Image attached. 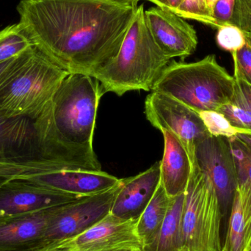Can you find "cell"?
<instances>
[{
  "label": "cell",
  "instance_id": "6da1fadb",
  "mask_svg": "<svg viewBox=\"0 0 251 251\" xmlns=\"http://www.w3.org/2000/svg\"><path fill=\"white\" fill-rule=\"evenodd\" d=\"M139 0H21L32 44L69 74L94 77L119 53Z\"/></svg>",
  "mask_w": 251,
  "mask_h": 251
},
{
  "label": "cell",
  "instance_id": "7a4b0ae2",
  "mask_svg": "<svg viewBox=\"0 0 251 251\" xmlns=\"http://www.w3.org/2000/svg\"><path fill=\"white\" fill-rule=\"evenodd\" d=\"M44 162L60 170L98 171L101 164L94 151L66 144L53 120L52 102L36 121L7 117L0 111V163Z\"/></svg>",
  "mask_w": 251,
  "mask_h": 251
},
{
  "label": "cell",
  "instance_id": "3957f363",
  "mask_svg": "<svg viewBox=\"0 0 251 251\" xmlns=\"http://www.w3.org/2000/svg\"><path fill=\"white\" fill-rule=\"evenodd\" d=\"M145 10L143 4L138 6L117 55L93 77L104 94L122 97L129 91H152L171 62L155 41Z\"/></svg>",
  "mask_w": 251,
  "mask_h": 251
},
{
  "label": "cell",
  "instance_id": "277c9868",
  "mask_svg": "<svg viewBox=\"0 0 251 251\" xmlns=\"http://www.w3.org/2000/svg\"><path fill=\"white\" fill-rule=\"evenodd\" d=\"M152 91L169 96L198 113L217 111L232 101L235 79L215 54H209L194 63L170 62Z\"/></svg>",
  "mask_w": 251,
  "mask_h": 251
},
{
  "label": "cell",
  "instance_id": "5b68a950",
  "mask_svg": "<svg viewBox=\"0 0 251 251\" xmlns=\"http://www.w3.org/2000/svg\"><path fill=\"white\" fill-rule=\"evenodd\" d=\"M69 75L32 45L16 76L0 92V111L7 117L38 120Z\"/></svg>",
  "mask_w": 251,
  "mask_h": 251
},
{
  "label": "cell",
  "instance_id": "8992f818",
  "mask_svg": "<svg viewBox=\"0 0 251 251\" xmlns=\"http://www.w3.org/2000/svg\"><path fill=\"white\" fill-rule=\"evenodd\" d=\"M103 95L100 82L91 76L70 74L65 78L52 100L54 126L65 143L94 150L97 111Z\"/></svg>",
  "mask_w": 251,
  "mask_h": 251
},
{
  "label": "cell",
  "instance_id": "52a82bcc",
  "mask_svg": "<svg viewBox=\"0 0 251 251\" xmlns=\"http://www.w3.org/2000/svg\"><path fill=\"white\" fill-rule=\"evenodd\" d=\"M222 229L218 195L196 163L192 166L183 209L184 251H222Z\"/></svg>",
  "mask_w": 251,
  "mask_h": 251
},
{
  "label": "cell",
  "instance_id": "ba28073f",
  "mask_svg": "<svg viewBox=\"0 0 251 251\" xmlns=\"http://www.w3.org/2000/svg\"><path fill=\"white\" fill-rule=\"evenodd\" d=\"M145 115L159 131L176 134L187 151L192 166L196 165V146L210 136L197 112L169 96L152 91L145 101Z\"/></svg>",
  "mask_w": 251,
  "mask_h": 251
},
{
  "label": "cell",
  "instance_id": "9c48e42d",
  "mask_svg": "<svg viewBox=\"0 0 251 251\" xmlns=\"http://www.w3.org/2000/svg\"><path fill=\"white\" fill-rule=\"evenodd\" d=\"M121 187L122 182L107 191L55 207L46 229V243L74 238L109 215Z\"/></svg>",
  "mask_w": 251,
  "mask_h": 251
},
{
  "label": "cell",
  "instance_id": "30bf717a",
  "mask_svg": "<svg viewBox=\"0 0 251 251\" xmlns=\"http://www.w3.org/2000/svg\"><path fill=\"white\" fill-rule=\"evenodd\" d=\"M196 160L218 195L223 214L224 244L233 200L238 187L237 167L228 139L209 136L196 146Z\"/></svg>",
  "mask_w": 251,
  "mask_h": 251
},
{
  "label": "cell",
  "instance_id": "8fae6325",
  "mask_svg": "<svg viewBox=\"0 0 251 251\" xmlns=\"http://www.w3.org/2000/svg\"><path fill=\"white\" fill-rule=\"evenodd\" d=\"M79 198L50 188L28 177L14 178L0 187V219L47 210Z\"/></svg>",
  "mask_w": 251,
  "mask_h": 251
},
{
  "label": "cell",
  "instance_id": "7c38bea8",
  "mask_svg": "<svg viewBox=\"0 0 251 251\" xmlns=\"http://www.w3.org/2000/svg\"><path fill=\"white\" fill-rule=\"evenodd\" d=\"M137 223L110 213L85 232L66 240L72 251L143 250Z\"/></svg>",
  "mask_w": 251,
  "mask_h": 251
},
{
  "label": "cell",
  "instance_id": "4fadbf2b",
  "mask_svg": "<svg viewBox=\"0 0 251 251\" xmlns=\"http://www.w3.org/2000/svg\"><path fill=\"white\" fill-rule=\"evenodd\" d=\"M145 14L155 41L168 58L183 60L196 51L197 32L185 19L156 6L145 10Z\"/></svg>",
  "mask_w": 251,
  "mask_h": 251
},
{
  "label": "cell",
  "instance_id": "5bb4252c",
  "mask_svg": "<svg viewBox=\"0 0 251 251\" xmlns=\"http://www.w3.org/2000/svg\"><path fill=\"white\" fill-rule=\"evenodd\" d=\"M54 209L0 223V251H35L47 246L44 235Z\"/></svg>",
  "mask_w": 251,
  "mask_h": 251
},
{
  "label": "cell",
  "instance_id": "9a60e30c",
  "mask_svg": "<svg viewBox=\"0 0 251 251\" xmlns=\"http://www.w3.org/2000/svg\"><path fill=\"white\" fill-rule=\"evenodd\" d=\"M160 184V161L138 175L122 179L110 213L138 221Z\"/></svg>",
  "mask_w": 251,
  "mask_h": 251
},
{
  "label": "cell",
  "instance_id": "2e32d148",
  "mask_svg": "<svg viewBox=\"0 0 251 251\" xmlns=\"http://www.w3.org/2000/svg\"><path fill=\"white\" fill-rule=\"evenodd\" d=\"M28 178L50 188L80 197L107 191L122 182L121 178L104 171L85 170H63Z\"/></svg>",
  "mask_w": 251,
  "mask_h": 251
},
{
  "label": "cell",
  "instance_id": "e0dca14e",
  "mask_svg": "<svg viewBox=\"0 0 251 251\" xmlns=\"http://www.w3.org/2000/svg\"><path fill=\"white\" fill-rule=\"evenodd\" d=\"M163 157L160 161V182L170 198L185 193L192 165L187 151L179 139L171 131L162 130Z\"/></svg>",
  "mask_w": 251,
  "mask_h": 251
},
{
  "label": "cell",
  "instance_id": "ac0fdd59",
  "mask_svg": "<svg viewBox=\"0 0 251 251\" xmlns=\"http://www.w3.org/2000/svg\"><path fill=\"white\" fill-rule=\"evenodd\" d=\"M251 250V184L238 178L222 251Z\"/></svg>",
  "mask_w": 251,
  "mask_h": 251
},
{
  "label": "cell",
  "instance_id": "d6986e66",
  "mask_svg": "<svg viewBox=\"0 0 251 251\" xmlns=\"http://www.w3.org/2000/svg\"><path fill=\"white\" fill-rule=\"evenodd\" d=\"M185 193L171 198L165 221L153 241L143 246V251H184L182 215Z\"/></svg>",
  "mask_w": 251,
  "mask_h": 251
},
{
  "label": "cell",
  "instance_id": "ffe728a7",
  "mask_svg": "<svg viewBox=\"0 0 251 251\" xmlns=\"http://www.w3.org/2000/svg\"><path fill=\"white\" fill-rule=\"evenodd\" d=\"M171 201V198L168 196L160 182L147 207L137 221V234L143 246L151 243L160 231Z\"/></svg>",
  "mask_w": 251,
  "mask_h": 251
},
{
  "label": "cell",
  "instance_id": "44dd1931",
  "mask_svg": "<svg viewBox=\"0 0 251 251\" xmlns=\"http://www.w3.org/2000/svg\"><path fill=\"white\" fill-rule=\"evenodd\" d=\"M33 45L20 23L0 31V64L20 55Z\"/></svg>",
  "mask_w": 251,
  "mask_h": 251
},
{
  "label": "cell",
  "instance_id": "7402d4cb",
  "mask_svg": "<svg viewBox=\"0 0 251 251\" xmlns=\"http://www.w3.org/2000/svg\"><path fill=\"white\" fill-rule=\"evenodd\" d=\"M199 114L210 135L214 137L230 139L240 134H246V131L233 126L220 112L202 111Z\"/></svg>",
  "mask_w": 251,
  "mask_h": 251
},
{
  "label": "cell",
  "instance_id": "603a6c76",
  "mask_svg": "<svg viewBox=\"0 0 251 251\" xmlns=\"http://www.w3.org/2000/svg\"><path fill=\"white\" fill-rule=\"evenodd\" d=\"M176 13L183 19L197 21L212 28H219L206 0H182Z\"/></svg>",
  "mask_w": 251,
  "mask_h": 251
},
{
  "label": "cell",
  "instance_id": "cb8c5ba5",
  "mask_svg": "<svg viewBox=\"0 0 251 251\" xmlns=\"http://www.w3.org/2000/svg\"><path fill=\"white\" fill-rule=\"evenodd\" d=\"M44 171L42 164L38 162L0 163V187L14 178L32 177Z\"/></svg>",
  "mask_w": 251,
  "mask_h": 251
},
{
  "label": "cell",
  "instance_id": "d4e9b609",
  "mask_svg": "<svg viewBox=\"0 0 251 251\" xmlns=\"http://www.w3.org/2000/svg\"><path fill=\"white\" fill-rule=\"evenodd\" d=\"M228 140L235 161L238 178H245L251 184V148L237 136Z\"/></svg>",
  "mask_w": 251,
  "mask_h": 251
},
{
  "label": "cell",
  "instance_id": "484cf974",
  "mask_svg": "<svg viewBox=\"0 0 251 251\" xmlns=\"http://www.w3.org/2000/svg\"><path fill=\"white\" fill-rule=\"evenodd\" d=\"M216 42L220 48L232 53L246 45V38L237 26L227 24L218 28Z\"/></svg>",
  "mask_w": 251,
  "mask_h": 251
},
{
  "label": "cell",
  "instance_id": "4316f807",
  "mask_svg": "<svg viewBox=\"0 0 251 251\" xmlns=\"http://www.w3.org/2000/svg\"><path fill=\"white\" fill-rule=\"evenodd\" d=\"M217 111L222 113L233 126L246 131L251 135V111L246 107L228 103L220 107Z\"/></svg>",
  "mask_w": 251,
  "mask_h": 251
},
{
  "label": "cell",
  "instance_id": "83f0119b",
  "mask_svg": "<svg viewBox=\"0 0 251 251\" xmlns=\"http://www.w3.org/2000/svg\"><path fill=\"white\" fill-rule=\"evenodd\" d=\"M234 61V76L251 85V47L246 41V44L237 51L231 53Z\"/></svg>",
  "mask_w": 251,
  "mask_h": 251
},
{
  "label": "cell",
  "instance_id": "f1b7e54d",
  "mask_svg": "<svg viewBox=\"0 0 251 251\" xmlns=\"http://www.w3.org/2000/svg\"><path fill=\"white\" fill-rule=\"evenodd\" d=\"M229 24L240 29L245 36H251V0H236L234 13Z\"/></svg>",
  "mask_w": 251,
  "mask_h": 251
},
{
  "label": "cell",
  "instance_id": "f546056e",
  "mask_svg": "<svg viewBox=\"0 0 251 251\" xmlns=\"http://www.w3.org/2000/svg\"><path fill=\"white\" fill-rule=\"evenodd\" d=\"M25 51L20 55L0 64V92L16 76L23 63Z\"/></svg>",
  "mask_w": 251,
  "mask_h": 251
},
{
  "label": "cell",
  "instance_id": "4dcf8cb0",
  "mask_svg": "<svg viewBox=\"0 0 251 251\" xmlns=\"http://www.w3.org/2000/svg\"><path fill=\"white\" fill-rule=\"evenodd\" d=\"M236 0H218L212 9V16L219 28L229 24L234 13Z\"/></svg>",
  "mask_w": 251,
  "mask_h": 251
},
{
  "label": "cell",
  "instance_id": "1f68e13d",
  "mask_svg": "<svg viewBox=\"0 0 251 251\" xmlns=\"http://www.w3.org/2000/svg\"><path fill=\"white\" fill-rule=\"evenodd\" d=\"M235 91L231 103L246 107L251 111V85L240 77L234 76Z\"/></svg>",
  "mask_w": 251,
  "mask_h": 251
},
{
  "label": "cell",
  "instance_id": "d6a6232c",
  "mask_svg": "<svg viewBox=\"0 0 251 251\" xmlns=\"http://www.w3.org/2000/svg\"><path fill=\"white\" fill-rule=\"evenodd\" d=\"M153 3L156 7H160L164 10H170V11L176 13L178 7L182 2V0H146Z\"/></svg>",
  "mask_w": 251,
  "mask_h": 251
},
{
  "label": "cell",
  "instance_id": "836d02e7",
  "mask_svg": "<svg viewBox=\"0 0 251 251\" xmlns=\"http://www.w3.org/2000/svg\"><path fill=\"white\" fill-rule=\"evenodd\" d=\"M35 251H72L68 245L67 240L54 242L50 243L44 247L41 248Z\"/></svg>",
  "mask_w": 251,
  "mask_h": 251
},
{
  "label": "cell",
  "instance_id": "e575fe53",
  "mask_svg": "<svg viewBox=\"0 0 251 251\" xmlns=\"http://www.w3.org/2000/svg\"><path fill=\"white\" fill-rule=\"evenodd\" d=\"M237 136L240 139V140H243V141L245 142L248 146H250L251 148V135H249V134H240Z\"/></svg>",
  "mask_w": 251,
  "mask_h": 251
},
{
  "label": "cell",
  "instance_id": "d590c367",
  "mask_svg": "<svg viewBox=\"0 0 251 251\" xmlns=\"http://www.w3.org/2000/svg\"><path fill=\"white\" fill-rule=\"evenodd\" d=\"M218 1V0H206V4H207L208 7L212 11V9H213L214 6H215V4H216Z\"/></svg>",
  "mask_w": 251,
  "mask_h": 251
},
{
  "label": "cell",
  "instance_id": "8d00e7d4",
  "mask_svg": "<svg viewBox=\"0 0 251 251\" xmlns=\"http://www.w3.org/2000/svg\"><path fill=\"white\" fill-rule=\"evenodd\" d=\"M246 41H247L248 43H249V45L251 47V36H246Z\"/></svg>",
  "mask_w": 251,
  "mask_h": 251
},
{
  "label": "cell",
  "instance_id": "74e56055",
  "mask_svg": "<svg viewBox=\"0 0 251 251\" xmlns=\"http://www.w3.org/2000/svg\"><path fill=\"white\" fill-rule=\"evenodd\" d=\"M143 251V250H140V251H131V250H130V251Z\"/></svg>",
  "mask_w": 251,
  "mask_h": 251
},
{
  "label": "cell",
  "instance_id": "f35d334b",
  "mask_svg": "<svg viewBox=\"0 0 251 251\" xmlns=\"http://www.w3.org/2000/svg\"><path fill=\"white\" fill-rule=\"evenodd\" d=\"M6 219H0V223L2 222V221H5Z\"/></svg>",
  "mask_w": 251,
  "mask_h": 251
},
{
  "label": "cell",
  "instance_id": "ab89813d",
  "mask_svg": "<svg viewBox=\"0 0 251 251\" xmlns=\"http://www.w3.org/2000/svg\"><path fill=\"white\" fill-rule=\"evenodd\" d=\"M139 1H140V0H139ZM145 1H146V0H145Z\"/></svg>",
  "mask_w": 251,
  "mask_h": 251
},
{
  "label": "cell",
  "instance_id": "60d3db41",
  "mask_svg": "<svg viewBox=\"0 0 251 251\" xmlns=\"http://www.w3.org/2000/svg\"></svg>",
  "mask_w": 251,
  "mask_h": 251
}]
</instances>
